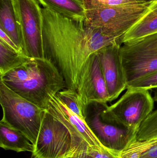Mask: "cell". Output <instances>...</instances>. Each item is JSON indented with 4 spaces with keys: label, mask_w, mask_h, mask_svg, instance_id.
<instances>
[{
    "label": "cell",
    "mask_w": 157,
    "mask_h": 158,
    "mask_svg": "<svg viewBox=\"0 0 157 158\" xmlns=\"http://www.w3.org/2000/svg\"><path fill=\"white\" fill-rule=\"evenodd\" d=\"M57 95L73 112L81 118L86 121L88 106L85 104L76 91L65 88L60 91Z\"/></svg>",
    "instance_id": "19"
},
{
    "label": "cell",
    "mask_w": 157,
    "mask_h": 158,
    "mask_svg": "<svg viewBox=\"0 0 157 158\" xmlns=\"http://www.w3.org/2000/svg\"><path fill=\"white\" fill-rule=\"evenodd\" d=\"M154 99L155 101L157 102V89L155 92V95H154Z\"/></svg>",
    "instance_id": "26"
},
{
    "label": "cell",
    "mask_w": 157,
    "mask_h": 158,
    "mask_svg": "<svg viewBox=\"0 0 157 158\" xmlns=\"http://www.w3.org/2000/svg\"><path fill=\"white\" fill-rule=\"evenodd\" d=\"M88 100L91 103L109 102V97L106 81L101 68L98 53L93 55L90 69Z\"/></svg>",
    "instance_id": "14"
},
{
    "label": "cell",
    "mask_w": 157,
    "mask_h": 158,
    "mask_svg": "<svg viewBox=\"0 0 157 158\" xmlns=\"http://www.w3.org/2000/svg\"><path fill=\"white\" fill-rule=\"evenodd\" d=\"M44 7L74 20L83 21L85 17L84 0H37Z\"/></svg>",
    "instance_id": "17"
},
{
    "label": "cell",
    "mask_w": 157,
    "mask_h": 158,
    "mask_svg": "<svg viewBox=\"0 0 157 158\" xmlns=\"http://www.w3.org/2000/svg\"><path fill=\"white\" fill-rule=\"evenodd\" d=\"M86 152L94 158H120V156L112 152L107 148L97 150L91 148L87 147Z\"/></svg>",
    "instance_id": "22"
},
{
    "label": "cell",
    "mask_w": 157,
    "mask_h": 158,
    "mask_svg": "<svg viewBox=\"0 0 157 158\" xmlns=\"http://www.w3.org/2000/svg\"><path fill=\"white\" fill-rule=\"evenodd\" d=\"M86 122L101 144L119 156L127 147L135 132L116 118L107 103L90 104Z\"/></svg>",
    "instance_id": "4"
},
{
    "label": "cell",
    "mask_w": 157,
    "mask_h": 158,
    "mask_svg": "<svg viewBox=\"0 0 157 158\" xmlns=\"http://www.w3.org/2000/svg\"><path fill=\"white\" fill-rule=\"evenodd\" d=\"M0 29L25 53L21 29L14 0H0Z\"/></svg>",
    "instance_id": "13"
},
{
    "label": "cell",
    "mask_w": 157,
    "mask_h": 158,
    "mask_svg": "<svg viewBox=\"0 0 157 158\" xmlns=\"http://www.w3.org/2000/svg\"><path fill=\"white\" fill-rule=\"evenodd\" d=\"M46 110L69 130L75 148L89 147L97 150L106 148L95 136L86 121L81 118L68 108L57 94L50 99Z\"/></svg>",
    "instance_id": "10"
},
{
    "label": "cell",
    "mask_w": 157,
    "mask_h": 158,
    "mask_svg": "<svg viewBox=\"0 0 157 158\" xmlns=\"http://www.w3.org/2000/svg\"><path fill=\"white\" fill-rule=\"evenodd\" d=\"M129 88L149 90L157 89V70L144 77L137 80L127 86Z\"/></svg>",
    "instance_id": "21"
},
{
    "label": "cell",
    "mask_w": 157,
    "mask_h": 158,
    "mask_svg": "<svg viewBox=\"0 0 157 158\" xmlns=\"http://www.w3.org/2000/svg\"><path fill=\"white\" fill-rule=\"evenodd\" d=\"M86 148H84L81 151L80 158H94L93 157L87 154L86 152Z\"/></svg>",
    "instance_id": "25"
},
{
    "label": "cell",
    "mask_w": 157,
    "mask_h": 158,
    "mask_svg": "<svg viewBox=\"0 0 157 158\" xmlns=\"http://www.w3.org/2000/svg\"><path fill=\"white\" fill-rule=\"evenodd\" d=\"M74 148L69 130L47 111L34 146L32 158H61Z\"/></svg>",
    "instance_id": "7"
},
{
    "label": "cell",
    "mask_w": 157,
    "mask_h": 158,
    "mask_svg": "<svg viewBox=\"0 0 157 158\" xmlns=\"http://www.w3.org/2000/svg\"><path fill=\"white\" fill-rule=\"evenodd\" d=\"M0 147L5 150H13L17 153H32L34 150V145L25 135L2 122H0Z\"/></svg>",
    "instance_id": "16"
},
{
    "label": "cell",
    "mask_w": 157,
    "mask_h": 158,
    "mask_svg": "<svg viewBox=\"0 0 157 158\" xmlns=\"http://www.w3.org/2000/svg\"><path fill=\"white\" fill-rule=\"evenodd\" d=\"M143 1L146 2H154V1H155V0H143Z\"/></svg>",
    "instance_id": "27"
},
{
    "label": "cell",
    "mask_w": 157,
    "mask_h": 158,
    "mask_svg": "<svg viewBox=\"0 0 157 158\" xmlns=\"http://www.w3.org/2000/svg\"><path fill=\"white\" fill-rule=\"evenodd\" d=\"M1 81L23 98L46 110L51 98L66 88L58 69L44 57H29L1 77Z\"/></svg>",
    "instance_id": "2"
},
{
    "label": "cell",
    "mask_w": 157,
    "mask_h": 158,
    "mask_svg": "<svg viewBox=\"0 0 157 158\" xmlns=\"http://www.w3.org/2000/svg\"><path fill=\"white\" fill-rule=\"evenodd\" d=\"M151 2L111 7H85L84 23L101 28L111 37L121 39L145 14Z\"/></svg>",
    "instance_id": "5"
},
{
    "label": "cell",
    "mask_w": 157,
    "mask_h": 158,
    "mask_svg": "<svg viewBox=\"0 0 157 158\" xmlns=\"http://www.w3.org/2000/svg\"><path fill=\"white\" fill-rule=\"evenodd\" d=\"M157 33V0L152 2L147 11L121 39L122 44Z\"/></svg>",
    "instance_id": "15"
},
{
    "label": "cell",
    "mask_w": 157,
    "mask_h": 158,
    "mask_svg": "<svg viewBox=\"0 0 157 158\" xmlns=\"http://www.w3.org/2000/svg\"><path fill=\"white\" fill-rule=\"evenodd\" d=\"M87 147L77 148L71 150L68 154L61 158H79L81 151Z\"/></svg>",
    "instance_id": "24"
},
{
    "label": "cell",
    "mask_w": 157,
    "mask_h": 158,
    "mask_svg": "<svg viewBox=\"0 0 157 158\" xmlns=\"http://www.w3.org/2000/svg\"><path fill=\"white\" fill-rule=\"evenodd\" d=\"M42 15V57L52 62L62 76L66 88L76 91L88 106L90 69L93 55L121 43L104 30L74 20L47 8Z\"/></svg>",
    "instance_id": "1"
},
{
    "label": "cell",
    "mask_w": 157,
    "mask_h": 158,
    "mask_svg": "<svg viewBox=\"0 0 157 158\" xmlns=\"http://www.w3.org/2000/svg\"><path fill=\"white\" fill-rule=\"evenodd\" d=\"M154 102L148 90L129 88L109 108L124 125L136 131L142 122L153 112Z\"/></svg>",
    "instance_id": "9"
},
{
    "label": "cell",
    "mask_w": 157,
    "mask_h": 158,
    "mask_svg": "<svg viewBox=\"0 0 157 158\" xmlns=\"http://www.w3.org/2000/svg\"><path fill=\"white\" fill-rule=\"evenodd\" d=\"M121 43L107 46L98 52L109 97V102L119 97L127 89L120 49Z\"/></svg>",
    "instance_id": "12"
},
{
    "label": "cell",
    "mask_w": 157,
    "mask_h": 158,
    "mask_svg": "<svg viewBox=\"0 0 157 158\" xmlns=\"http://www.w3.org/2000/svg\"><path fill=\"white\" fill-rule=\"evenodd\" d=\"M30 57L18 52L0 40V76L5 75L24 64Z\"/></svg>",
    "instance_id": "18"
},
{
    "label": "cell",
    "mask_w": 157,
    "mask_h": 158,
    "mask_svg": "<svg viewBox=\"0 0 157 158\" xmlns=\"http://www.w3.org/2000/svg\"><path fill=\"white\" fill-rule=\"evenodd\" d=\"M121 60L127 86L157 70V33L123 44Z\"/></svg>",
    "instance_id": "6"
},
{
    "label": "cell",
    "mask_w": 157,
    "mask_h": 158,
    "mask_svg": "<svg viewBox=\"0 0 157 158\" xmlns=\"http://www.w3.org/2000/svg\"><path fill=\"white\" fill-rule=\"evenodd\" d=\"M85 7H111L147 3L143 0H84Z\"/></svg>",
    "instance_id": "20"
},
{
    "label": "cell",
    "mask_w": 157,
    "mask_h": 158,
    "mask_svg": "<svg viewBox=\"0 0 157 158\" xmlns=\"http://www.w3.org/2000/svg\"><path fill=\"white\" fill-rule=\"evenodd\" d=\"M1 122L25 135L35 145L47 110L23 98L0 81Z\"/></svg>",
    "instance_id": "3"
},
{
    "label": "cell",
    "mask_w": 157,
    "mask_h": 158,
    "mask_svg": "<svg viewBox=\"0 0 157 158\" xmlns=\"http://www.w3.org/2000/svg\"><path fill=\"white\" fill-rule=\"evenodd\" d=\"M0 40H2L9 47H11L16 52L25 54L19 47L17 46L16 44L10 39V37L1 29H0Z\"/></svg>",
    "instance_id": "23"
},
{
    "label": "cell",
    "mask_w": 157,
    "mask_h": 158,
    "mask_svg": "<svg viewBox=\"0 0 157 158\" xmlns=\"http://www.w3.org/2000/svg\"><path fill=\"white\" fill-rule=\"evenodd\" d=\"M21 29L24 51L30 57H42L41 8L37 0H14Z\"/></svg>",
    "instance_id": "8"
},
{
    "label": "cell",
    "mask_w": 157,
    "mask_h": 158,
    "mask_svg": "<svg viewBox=\"0 0 157 158\" xmlns=\"http://www.w3.org/2000/svg\"><path fill=\"white\" fill-rule=\"evenodd\" d=\"M120 158H157V109L141 123Z\"/></svg>",
    "instance_id": "11"
}]
</instances>
